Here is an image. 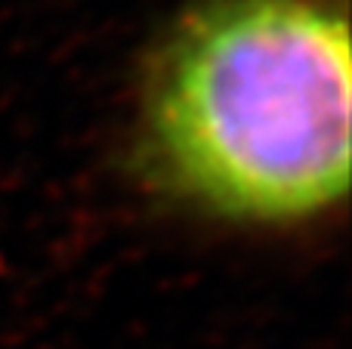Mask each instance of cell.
I'll return each mask as SVG.
<instances>
[{
	"label": "cell",
	"mask_w": 352,
	"mask_h": 349,
	"mask_svg": "<svg viewBox=\"0 0 352 349\" xmlns=\"http://www.w3.org/2000/svg\"><path fill=\"white\" fill-rule=\"evenodd\" d=\"M349 19L328 0H204L164 34L146 146L179 195L300 220L349 185Z\"/></svg>",
	"instance_id": "obj_1"
}]
</instances>
